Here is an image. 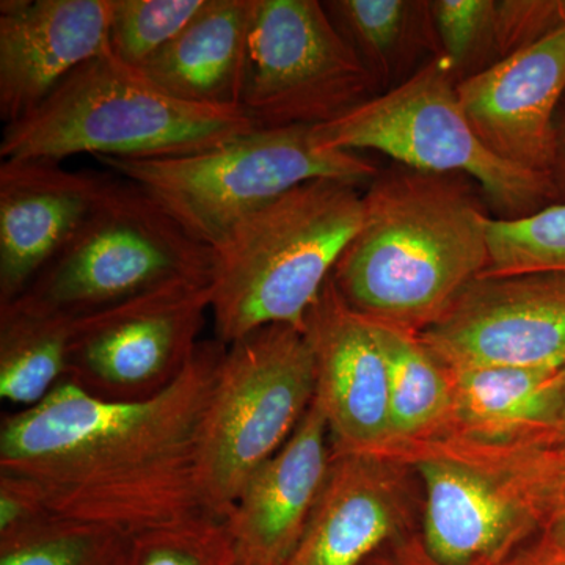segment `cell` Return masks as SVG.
<instances>
[{
  "label": "cell",
  "mask_w": 565,
  "mask_h": 565,
  "mask_svg": "<svg viewBox=\"0 0 565 565\" xmlns=\"http://www.w3.org/2000/svg\"><path fill=\"white\" fill-rule=\"evenodd\" d=\"M225 351L202 341L184 373L143 401L63 379L35 407L2 416L0 475L31 486L52 514L128 535L206 514L200 434Z\"/></svg>",
  "instance_id": "obj_1"
},
{
  "label": "cell",
  "mask_w": 565,
  "mask_h": 565,
  "mask_svg": "<svg viewBox=\"0 0 565 565\" xmlns=\"http://www.w3.org/2000/svg\"><path fill=\"white\" fill-rule=\"evenodd\" d=\"M363 207L334 288L367 321L419 334L486 273L489 203L463 174L394 163L367 184Z\"/></svg>",
  "instance_id": "obj_2"
},
{
  "label": "cell",
  "mask_w": 565,
  "mask_h": 565,
  "mask_svg": "<svg viewBox=\"0 0 565 565\" xmlns=\"http://www.w3.org/2000/svg\"><path fill=\"white\" fill-rule=\"evenodd\" d=\"M360 185L315 180L282 193L214 248L215 340L305 319L363 222Z\"/></svg>",
  "instance_id": "obj_3"
},
{
  "label": "cell",
  "mask_w": 565,
  "mask_h": 565,
  "mask_svg": "<svg viewBox=\"0 0 565 565\" xmlns=\"http://www.w3.org/2000/svg\"><path fill=\"white\" fill-rule=\"evenodd\" d=\"M256 128L243 107L181 102L107 50L73 71L35 110L6 126L0 158L61 163L77 154L178 158Z\"/></svg>",
  "instance_id": "obj_4"
},
{
  "label": "cell",
  "mask_w": 565,
  "mask_h": 565,
  "mask_svg": "<svg viewBox=\"0 0 565 565\" xmlns=\"http://www.w3.org/2000/svg\"><path fill=\"white\" fill-rule=\"evenodd\" d=\"M150 193L196 241L214 250L253 212L315 180L370 184L381 169L360 152L323 150L310 126L256 128L195 154L98 158Z\"/></svg>",
  "instance_id": "obj_5"
},
{
  "label": "cell",
  "mask_w": 565,
  "mask_h": 565,
  "mask_svg": "<svg viewBox=\"0 0 565 565\" xmlns=\"http://www.w3.org/2000/svg\"><path fill=\"white\" fill-rule=\"evenodd\" d=\"M396 456L423 490L419 539L440 565H504L539 537L546 504L544 441L441 438Z\"/></svg>",
  "instance_id": "obj_6"
},
{
  "label": "cell",
  "mask_w": 565,
  "mask_h": 565,
  "mask_svg": "<svg viewBox=\"0 0 565 565\" xmlns=\"http://www.w3.org/2000/svg\"><path fill=\"white\" fill-rule=\"evenodd\" d=\"M455 74L441 57L343 117L313 128L323 150L375 151L394 163L470 178L501 221L527 217L555 204L548 177L505 162L468 121Z\"/></svg>",
  "instance_id": "obj_7"
},
{
  "label": "cell",
  "mask_w": 565,
  "mask_h": 565,
  "mask_svg": "<svg viewBox=\"0 0 565 565\" xmlns=\"http://www.w3.org/2000/svg\"><path fill=\"white\" fill-rule=\"evenodd\" d=\"M316 396L303 330L277 323L226 345L200 434L206 514L225 520L253 475L291 438Z\"/></svg>",
  "instance_id": "obj_8"
},
{
  "label": "cell",
  "mask_w": 565,
  "mask_h": 565,
  "mask_svg": "<svg viewBox=\"0 0 565 565\" xmlns=\"http://www.w3.org/2000/svg\"><path fill=\"white\" fill-rule=\"evenodd\" d=\"M212 275L214 250L185 232L150 193L118 177L79 233L17 300L79 319L172 282L212 280Z\"/></svg>",
  "instance_id": "obj_9"
},
{
  "label": "cell",
  "mask_w": 565,
  "mask_h": 565,
  "mask_svg": "<svg viewBox=\"0 0 565 565\" xmlns=\"http://www.w3.org/2000/svg\"><path fill=\"white\" fill-rule=\"evenodd\" d=\"M377 95L322 2H253L243 109L258 128H316Z\"/></svg>",
  "instance_id": "obj_10"
},
{
  "label": "cell",
  "mask_w": 565,
  "mask_h": 565,
  "mask_svg": "<svg viewBox=\"0 0 565 565\" xmlns=\"http://www.w3.org/2000/svg\"><path fill=\"white\" fill-rule=\"evenodd\" d=\"M212 297V280L178 281L74 319L66 377L109 401L162 393L199 351Z\"/></svg>",
  "instance_id": "obj_11"
},
{
  "label": "cell",
  "mask_w": 565,
  "mask_h": 565,
  "mask_svg": "<svg viewBox=\"0 0 565 565\" xmlns=\"http://www.w3.org/2000/svg\"><path fill=\"white\" fill-rule=\"evenodd\" d=\"M418 337L451 370L565 367V274L479 275Z\"/></svg>",
  "instance_id": "obj_12"
},
{
  "label": "cell",
  "mask_w": 565,
  "mask_h": 565,
  "mask_svg": "<svg viewBox=\"0 0 565 565\" xmlns=\"http://www.w3.org/2000/svg\"><path fill=\"white\" fill-rule=\"evenodd\" d=\"M422 509V484L403 457L334 452L321 497L286 565H362L418 533Z\"/></svg>",
  "instance_id": "obj_13"
},
{
  "label": "cell",
  "mask_w": 565,
  "mask_h": 565,
  "mask_svg": "<svg viewBox=\"0 0 565 565\" xmlns=\"http://www.w3.org/2000/svg\"><path fill=\"white\" fill-rule=\"evenodd\" d=\"M303 332L315 356V403L329 424L333 451L390 455L388 362L373 322L344 302L330 277Z\"/></svg>",
  "instance_id": "obj_14"
},
{
  "label": "cell",
  "mask_w": 565,
  "mask_h": 565,
  "mask_svg": "<svg viewBox=\"0 0 565 565\" xmlns=\"http://www.w3.org/2000/svg\"><path fill=\"white\" fill-rule=\"evenodd\" d=\"M114 181L61 162L0 163V307L28 291L61 255Z\"/></svg>",
  "instance_id": "obj_15"
},
{
  "label": "cell",
  "mask_w": 565,
  "mask_h": 565,
  "mask_svg": "<svg viewBox=\"0 0 565 565\" xmlns=\"http://www.w3.org/2000/svg\"><path fill=\"white\" fill-rule=\"evenodd\" d=\"M475 132L505 162L548 177L565 96V24L457 85Z\"/></svg>",
  "instance_id": "obj_16"
},
{
  "label": "cell",
  "mask_w": 565,
  "mask_h": 565,
  "mask_svg": "<svg viewBox=\"0 0 565 565\" xmlns=\"http://www.w3.org/2000/svg\"><path fill=\"white\" fill-rule=\"evenodd\" d=\"M111 0H2L0 118L21 120L109 50Z\"/></svg>",
  "instance_id": "obj_17"
},
{
  "label": "cell",
  "mask_w": 565,
  "mask_h": 565,
  "mask_svg": "<svg viewBox=\"0 0 565 565\" xmlns=\"http://www.w3.org/2000/svg\"><path fill=\"white\" fill-rule=\"evenodd\" d=\"M329 424L308 408L291 438L252 476L225 519L244 565H286L308 525L333 460Z\"/></svg>",
  "instance_id": "obj_18"
},
{
  "label": "cell",
  "mask_w": 565,
  "mask_h": 565,
  "mask_svg": "<svg viewBox=\"0 0 565 565\" xmlns=\"http://www.w3.org/2000/svg\"><path fill=\"white\" fill-rule=\"evenodd\" d=\"M449 371L452 414L441 438L520 445L546 441L555 434L563 408L565 367H449Z\"/></svg>",
  "instance_id": "obj_19"
},
{
  "label": "cell",
  "mask_w": 565,
  "mask_h": 565,
  "mask_svg": "<svg viewBox=\"0 0 565 565\" xmlns=\"http://www.w3.org/2000/svg\"><path fill=\"white\" fill-rule=\"evenodd\" d=\"M255 0H204L140 73L181 102L243 107Z\"/></svg>",
  "instance_id": "obj_20"
},
{
  "label": "cell",
  "mask_w": 565,
  "mask_h": 565,
  "mask_svg": "<svg viewBox=\"0 0 565 565\" xmlns=\"http://www.w3.org/2000/svg\"><path fill=\"white\" fill-rule=\"evenodd\" d=\"M322 6L379 95L441 57L430 0H327Z\"/></svg>",
  "instance_id": "obj_21"
},
{
  "label": "cell",
  "mask_w": 565,
  "mask_h": 565,
  "mask_svg": "<svg viewBox=\"0 0 565 565\" xmlns=\"http://www.w3.org/2000/svg\"><path fill=\"white\" fill-rule=\"evenodd\" d=\"M373 326L388 362L393 438L390 455L438 440L451 422V371L418 334L381 323Z\"/></svg>",
  "instance_id": "obj_22"
},
{
  "label": "cell",
  "mask_w": 565,
  "mask_h": 565,
  "mask_svg": "<svg viewBox=\"0 0 565 565\" xmlns=\"http://www.w3.org/2000/svg\"><path fill=\"white\" fill-rule=\"evenodd\" d=\"M74 319L28 305L0 307V397L18 411L35 407L68 375Z\"/></svg>",
  "instance_id": "obj_23"
},
{
  "label": "cell",
  "mask_w": 565,
  "mask_h": 565,
  "mask_svg": "<svg viewBox=\"0 0 565 565\" xmlns=\"http://www.w3.org/2000/svg\"><path fill=\"white\" fill-rule=\"evenodd\" d=\"M131 535L51 514L0 537V565H125Z\"/></svg>",
  "instance_id": "obj_24"
},
{
  "label": "cell",
  "mask_w": 565,
  "mask_h": 565,
  "mask_svg": "<svg viewBox=\"0 0 565 565\" xmlns=\"http://www.w3.org/2000/svg\"><path fill=\"white\" fill-rule=\"evenodd\" d=\"M490 259L482 275L565 274V203L515 221L492 218Z\"/></svg>",
  "instance_id": "obj_25"
},
{
  "label": "cell",
  "mask_w": 565,
  "mask_h": 565,
  "mask_svg": "<svg viewBox=\"0 0 565 565\" xmlns=\"http://www.w3.org/2000/svg\"><path fill=\"white\" fill-rule=\"evenodd\" d=\"M203 3L204 0H111V54L140 71L177 39Z\"/></svg>",
  "instance_id": "obj_26"
},
{
  "label": "cell",
  "mask_w": 565,
  "mask_h": 565,
  "mask_svg": "<svg viewBox=\"0 0 565 565\" xmlns=\"http://www.w3.org/2000/svg\"><path fill=\"white\" fill-rule=\"evenodd\" d=\"M125 565H244L225 520L210 514L131 535Z\"/></svg>",
  "instance_id": "obj_27"
},
{
  "label": "cell",
  "mask_w": 565,
  "mask_h": 565,
  "mask_svg": "<svg viewBox=\"0 0 565 565\" xmlns=\"http://www.w3.org/2000/svg\"><path fill=\"white\" fill-rule=\"evenodd\" d=\"M441 58L457 82L497 65V0H430Z\"/></svg>",
  "instance_id": "obj_28"
},
{
  "label": "cell",
  "mask_w": 565,
  "mask_h": 565,
  "mask_svg": "<svg viewBox=\"0 0 565 565\" xmlns=\"http://www.w3.org/2000/svg\"><path fill=\"white\" fill-rule=\"evenodd\" d=\"M565 24V0H497L494 50L498 63Z\"/></svg>",
  "instance_id": "obj_29"
},
{
  "label": "cell",
  "mask_w": 565,
  "mask_h": 565,
  "mask_svg": "<svg viewBox=\"0 0 565 565\" xmlns=\"http://www.w3.org/2000/svg\"><path fill=\"white\" fill-rule=\"evenodd\" d=\"M51 511L31 486L0 475V537H7L40 522Z\"/></svg>",
  "instance_id": "obj_30"
},
{
  "label": "cell",
  "mask_w": 565,
  "mask_h": 565,
  "mask_svg": "<svg viewBox=\"0 0 565 565\" xmlns=\"http://www.w3.org/2000/svg\"><path fill=\"white\" fill-rule=\"evenodd\" d=\"M548 494L542 535L565 546V448L550 444Z\"/></svg>",
  "instance_id": "obj_31"
},
{
  "label": "cell",
  "mask_w": 565,
  "mask_h": 565,
  "mask_svg": "<svg viewBox=\"0 0 565 565\" xmlns=\"http://www.w3.org/2000/svg\"><path fill=\"white\" fill-rule=\"evenodd\" d=\"M362 565H440L435 563L423 546L418 533L393 542L371 556Z\"/></svg>",
  "instance_id": "obj_32"
},
{
  "label": "cell",
  "mask_w": 565,
  "mask_h": 565,
  "mask_svg": "<svg viewBox=\"0 0 565 565\" xmlns=\"http://www.w3.org/2000/svg\"><path fill=\"white\" fill-rule=\"evenodd\" d=\"M504 565H565V546L541 534Z\"/></svg>",
  "instance_id": "obj_33"
},
{
  "label": "cell",
  "mask_w": 565,
  "mask_h": 565,
  "mask_svg": "<svg viewBox=\"0 0 565 565\" xmlns=\"http://www.w3.org/2000/svg\"><path fill=\"white\" fill-rule=\"evenodd\" d=\"M548 180L555 193V203H565V96L556 115L555 152H553Z\"/></svg>",
  "instance_id": "obj_34"
},
{
  "label": "cell",
  "mask_w": 565,
  "mask_h": 565,
  "mask_svg": "<svg viewBox=\"0 0 565 565\" xmlns=\"http://www.w3.org/2000/svg\"><path fill=\"white\" fill-rule=\"evenodd\" d=\"M546 444L563 446L565 448V373H564V396H563V408H561L559 423L555 434L546 440Z\"/></svg>",
  "instance_id": "obj_35"
}]
</instances>
